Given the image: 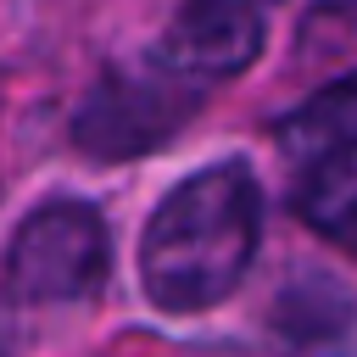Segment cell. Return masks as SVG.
Listing matches in <instances>:
<instances>
[{
    "mask_svg": "<svg viewBox=\"0 0 357 357\" xmlns=\"http://www.w3.org/2000/svg\"><path fill=\"white\" fill-rule=\"evenodd\" d=\"M112 240L89 201H45L33 206L6 257H0V290L17 307H50V301H84L106 284Z\"/></svg>",
    "mask_w": 357,
    "mask_h": 357,
    "instance_id": "cell-2",
    "label": "cell"
},
{
    "mask_svg": "<svg viewBox=\"0 0 357 357\" xmlns=\"http://www.w3.org/2000/svg\"><path fill=\"white\" fill-rule=\"evenodd\" d=\"M279 145L290 156H312V162L329 151H351L357 145V73L324 84L290 117H279Z\"/></svg>",
    "mask_w": 357,
    "mask_h": 357,
    "instance_id": "cell-6",
    "label": "cell"
},
{
    "mask_svg": "<svg viewBox=\"0 0 357 357\" xmlns=\"http://www.w3.org/2000/svg\"><path fill=\"white\" fill-rule=\"evenodd\" d=\"M340 340H346V335H329V340H290V351H296V357H351Z\"/></svg>",
    "mask_w": 357,
    "mask_h": 357,
    "instance_id": "cell-7",
    "label": "cell"
},
{
    "mask_svg": "<svg viewBox=\"0 0 357 357\" xmlns=\"http://www.w3.org/2000/svg\"><path fill=\"white\" fill-rule=\"evenodd\" d=\"M262 50V11L257 6H234V0H190L173 28L156 45V61L178 78L212 84V78H234L257 61Z\"/></svg>",
    "mask_w": 357,
    "mask_h": 357,
    "instance_id": "cell-4",
    "label": "cell"
},
{
    "mask_svg": "<svg viewBox=\"0 0 357 357\" xmlns=\"http://www.w3.org/2000/svg\"><path fill=\"white\" fill-rule=\"evenodd\" d=\"M262 240V184L245 162L184 173L139 234V284L156 312L190 318L229 301Z\"/></svg>",
    "mask_w": 357,
    "mask_h": 357,
    "instance_id": "cell-1",
    "label": "cell"
},
{
    "mask_svg": "<svg viewBox=\"0 0 357 357\" xmlns=\"http://www.w3.org/2000/svg\"><path fill=\"white\" fill-rule=\"evenodd\" d=\"M195 78H178L162 67V78H134V73H106L78 117H73V139L89 156H139L151 145H167L178 134V123L195 112Z\"/></svg>",
    "mask_w": 357,
    "mask_h": 357,
    "instance_id": "cell-3",
    "label": "cell"
},
{
    "mask_svg": "<svg viewBox=\"0 0 357 357\" xmlns=\"http://www.w3.org/2000/svg\"><path fill=\"white\" fill-rule=\"evenodd\" d=\"M296 212L312 234H324L329 245L357 257V145L312 162V173L296 190Z\"/></svg>",
    "mask_w": 357,
    "mask_h": 357,
    "instance_id": "cell-5",
    "label": "cell"
},
{
    "mask_svg": "<svg viewBox=\"0 0 357 357\" xmlns=\"http://www.w3.org/2000/svg\"><path fill=\"white\" fill-rule=\"evenodd\" d=\"M234 6H257V11H268V6H273V0H234Z\"/></svg>",
    "mask_w": 357,
    "mask_h": 357,
    "instance_id": "cell-8",
    "label": "cell"
}]
</instances>
